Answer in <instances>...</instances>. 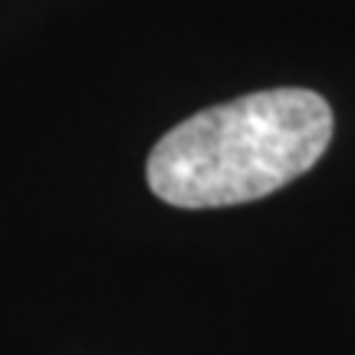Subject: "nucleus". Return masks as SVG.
<instances>
[{"label": "nucleus", "mask_w": 355, "mask_h": 355, "mask_svg": "<svg viewBox=\"0 0 355 355\" xmlns=\"http://www.w3.org/2000/svg\"><path fill=\"white\" fill-rule=\"evenodd\" d=\"M332 109L309 89H263L184 119L148 155V188L171 207L260 201L316 165Z\"/></svg>", "instance_id": "nucleus-1"}]
</instances>
